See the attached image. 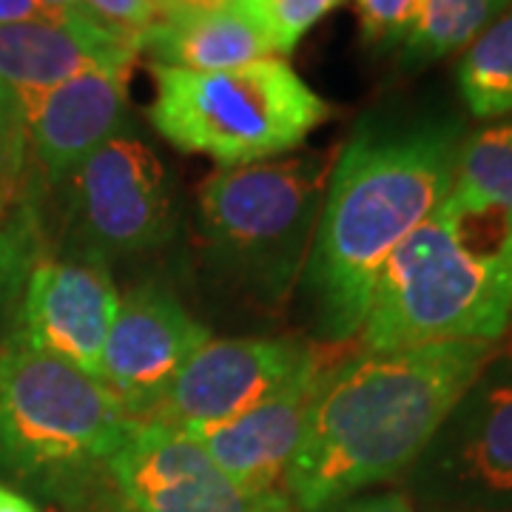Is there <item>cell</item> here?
Here are the masks:
<instances>
[{
  "instance_id": "12",
  "label": "cell",
  "mask_w": 512,
  "mask_h": 512,
  "mask_svg": "<svg viewBox=\"0 0 512 512\" xmlns=\"http://www.w3.org/2000/svg\"><path fill=\"white\" fill-rule=\"evenodd\" d=\"M328 348L319 350L305 370H299L291 382L274 390L268 399L197 433L194 439L208 450L225 476L239 490L251 495H285L288 498V473L293 456L305 439L313 404L319 399L322 382L333 367Z\"/></svg>"
},
{
  "instance_id": "16",
  "label": "cell",
  "mask_w": 512,
  "mask_h": 512,
  "mask_svg": "<svg viewBox=\"0 0 512 512\" xmlns=\"http://www.w3.org/2000/svg\"><path fill=\"white\" fill-rule=\"evenodd\" d=\"M140 52L157 66L185 72H225L262 57H279L265 29L242 6L174 9L143 37Z\"/></svg>"
},
{
  "instance_id": "3",
  "label": "cell",
  "mask_w": 512,
  "mask_h": 512,
  "mask_svg": "<svg viewBox=\"0 0 512 512\" xmlns=\"http://www.w3.org/2000/svg\"><path fill=\"white\" fill-rule=\"evenodd\" d=\"M512 322V214L450 188L390 256L359 350L501 342Z\"/></svg>"
},
{
  "instance_id": "1",
  "label": "cell",
  "mask_w": 512,
  "mask_h": 512,
  "mask_svg": "<svg viewBox=\"0 0 512 512\" xmlns=\"http://www.w3.org/2000/svg\"><path fill=\"white\" fill-rule=\"evenodd\" d=\"M461 140L453 117L367 120L336 154L302 274L328 345L359 336L384 265L450 194Z\"/></svg>"
},
{
  "instance_id": "26",
  "label": "cell",
  "mask_w": 512,
  "mask_h": 512,
  "mask_svg": "<svg viewBox=\"0 0 512 512\" xmlns=\"http://www.w3.org/2000/svg\"><path fill=\"white\" fill-rule=\"evenodd\" d=\"M23 20H57L37 0H0V23H23Z\"/></svg>"
},
{
  "instance_id": "18",
  "label": "cell",
  "mask_w": 512,
  "mask_h": 512,
  "mask_svg": "<svg viewBox=\"0 0 512 512\" xmlns=\"http://www.w3.org/2000/svg\"><path fill=\"white\" fill-rule=\"evenodd\" d=\"M456 83L467 111L478 120H504L512 114V3L510 9L464 49Z\"/></svg>"
},
{
  "instance_id": "4",
  "label": "cell",
  "mask_w": 512,
  "mask_h": 512,
  "mask_svg": "<svg viewBox=\"0 0 512 512\" xmlns=\"http://www.w3.org/2000/svg\"><path fill=\"white\" fill-rule=\"evenodd\" d=\"M134 419L94 376L18 333L0 342V484L77 512L109 487Z\"/></svg>"
},
{
  "instance_id": "8",
  "label": "cell",
  "mask_w": 512,
  "mask_h": 512,
  "mask_svg": "<svg viewBox=\"0 0 512 512\" xmlns=\"http://www.w3.org/2000/svg\"><path fill=\"white\" fill-rule=\"evenodd\" d=\"M63 191V234L80 262L148 254L177 228V205L160 157L117 134L74 171Z\"/></svg>"
},
{
  "instance_id": "32",
  "label": "cell",
  "mask_w": 512,
  "mask_h": 512,
  "mask_svg": "<svg viewBox=\"0 0 512 512\" xmlns=\"http://www.w3.org/2000/svg\"><path fill=\"white\" fill-rule=\"evenodd\" d=\"M504 336H507V345L501 348V356L512 359V322H510V328H507V333H504Z\"/></svg>"
},
{
  "instance_id": "29",
  "label": "cell",
  "mask_w": 512,
  "mask_h": 512,
  "mask_svg": "<svg viewBox=\"0 0 512 512\" xmlns=\"http://www.w3.org/2000/svg\"><path fill=\"white\" fill-rule=\"evenodd\" d=\"M77 512H131L126 507V501L114 493V487H103L100 493L92 495V501H86Z\"/></svg>"
},
{
  "instance_id": "14",
  "label": "cell",
  "mask_w": 512,
  "mask_h": 512,
  "mask_svg": "<svg viewBox=\"0 0 512 512\" xmlns=\"http://www.w3.org/2000/svg\"><path fill=\"white\" fill-rule=\"evenodd\" d=\"M128 72L74 74L23 111L26 157L49 188H60L97 148L120 134L128 114Z\"/></svg>"
},
{
  "instance_id": "17",
  "label": "cell",
  "mask_w": 512,
  "mask_h": 512,
  "mask_svg": "<svg viewBox=\"0 0 512 512\" xmlns=\"http://www.w3.org/2000/svg\"><path fill=\"white\" fill-rule=\"evenodd\" d=\"M512 0H424L419 20L402 43V63L407 72L467 49Z\"/></svg>"
},
{
  "instance_id": "19",
  "label": "cell",
  "mask_w": 512,
  "mask_h": 512,
  "mask_svg": "<svg viewBox=\"0 0 512 512\" xmlns=\"http://www.w3.org/2000/svg\"><path fill=\"white\" fill-rule=\"evenodd\" d=\"M453 188L512 214V120H495L461 140Z\"/></svg>"
},
{
  "instance_id": "10",
  "label": "cell",
  "mask_w": 512,
  "mask_h": 512,
  "mask_svg": "<svg viewBox=\"0 0 512 512\" xmlns=\"http://www.w3.org/2000/svg\"><path fill=\"white\" fill-rule=\"evenodd\" d=\"M319 356L293 336L208 339L177 373L146 421L197 436L268 399Z\"/></svg>"
},
{
  "instance_id": "5",
  "label": "cell",
  "mask_w": 512,
  "mask_h": 512,
  "mask_svg": "<svg viewBox=\"0 0 512 512\" xmlns=\"http://www.w3.org/2000/svg\"><path fill=\"white\" fill-rule=\"evenodd\" d=\"M328 154L217 168L200 185L211 265L256 302L282 305L305 274L330 177Z\"/></svg>"
},
{
  "instance_id": "28",
  "label": "cell",
  "mask_w": 512,
  "mask_h": 512,
  "mask_svg": "<svg viewBox=\"0 0 512 512\" xmlns=\"http://www.w3.org/2000/svg\"><path fill=\"white\" fill-rule=\"evenodd\" d=\"M0 128L6 134H15L20 140H26V131H23V117H20L18 103L15 97L9 94V89L0 83Z\"/></svg>"
},
{
  "instance_id": "11",
  "label": "cell",
  "mask_w": 512,
  "mask_h": 512,
  "mask_svg": "<svg viewBox=\"0 0 512 512\" xmlns=\"http://www.w3.org/2000/svg\"><path fill=\"white\" fill-rule=\"evenodd\" d=\"M208 339L211 330L168 288L137 285L117 302L97 382L120 402L128 419L146 421Z\"/></svg>"
},
{
  "instance_id": "22",
  "label": "cell",
  "mask_w": 512,
  "mask_h": 512,
  "mask_svg": "<svg viewBox=\"0 0 512 512\" xmlns=\"http://www.w3.org/2000/svg\"><path fill=\"white\" fill-rule=\"evenodd\" d=\"M362 40L373 49L402 46L416 26L424 0H353Z\"/></svg>"
},
{
  "instance_id": "33",
  "label": "cell",
  "mask_w": 512,
  "mask_h": 512,
  "mask_svg": "<svg viewBox=\"0 0 512 512\" xmlns=\"http://www.w3.org/2000/svg\"><path fill=\"white\" fill-rule=\"evenodd\" d=\"M157 3L163 6V12H174L180 6V0H157Z\"/></svg>"
},
{
  "instance_id": "20",
  "label": "cell",
  "mask_w": 512,
  "mask_h": 512,
  "mask_svg": "<svg viewBox=\"0 0 512 512\" xmlns=\"http://www.w3.org/2000/svg\"><path fill=\"white\" fill-rule=\"evenodd\" d=\"M345 3L348 0H245L242 9L254 15L256 23L265 29L276 55L285 57L302 43V37L316 23H322Z\"/></svg>"
},
{
  "instance_id": "9",
  "label": "cell",
  "mask_w": 512,
  "mask_h": 512,
  "mask_svg": "<svg viewBox=\"0 0 512 512\" xmlns=\"http://www.w3.org/2000/svg\"><path fill=\"white\" fill-rule=\"evenodd\" d=\"M109 484L131 512H296L285 495L239 490L191 433L157 421L131 424Z\"/></svg>"
},
{
  "instance_id": "2",
  "label": "cell",
  "mask_w": 512,
  "mask_h": 512,
  "mask_svg": "<svg viewBox=\"0 0 512 512\" xmlns=\"http://www.w3.org/2000/svg\"><path fill=\"white\" fill-rule=\"evenodd\" d=\"M498 350V342H439L336 359L288 473L293 510L319 512L404 478Z\"/></svg>"
},
{
  "instance_id": "24",
  "label": "cell",
  "mask_w": 512,
  "mask_h": 512,
  "mask_svg": "<svg viewBox=\"0 0 512 512\" xmlns=\"http://www.w3.org/2000/svg\"><path fill=\"white\" fill-rule=\"evenodd\" d=\"M319 512H416V507L404 490H387V493L353 495Z\"/></svg>"
},
{
  "instance_id": "30",
  "label": "cell",
  "mask_w": 512,
  "mask_h": 512,
  "mask_svg": "<svg viewBox=\"0 0 512 512\" xmlns=\"http://www.w3.org/2000/svg\"><path fill=\"white\" fill-rule=\"evenodd\" d=\"M0 512H40L37 501L9 484H0Z\"/></svg>"
},
{
  "instance_id": "25",
  "label": "cell",
  "mask_w": 512,
  "mask_h": 512,
  "mask_svg": "<svg viewBox=\"0 0 512 512\" xmlns=\"http://www.w3.org/2000/svg\"><path fill=\"white\" fill-rule=\"evenodd\" d=\"M29 165L26 157V140H20L15 134H6L0 128V188H15Z\"/></svg>"
},
{
  "instance_id": "27",
  "label": "cell",
  "mask_w": 512,
  "mask_h": 512,
  "mask_svg": "<svg viewBox=\"0 0 512 512\" xmlns=\"http://www.w3.org/2000/svg\"><path fill=\"white\" fill-rule=\"evenodd\" d=\"M52 18L57 20H74V23H97V20L86 12L83 0H37ZM103 26V23H100Z\"/></svg>"
},
{
  "instance_id": "6",
  "label": "cell",
  "mask_w": 512,
  "mask_h": 512,
  "mask_svg": "<svg viewBox=\"0 0 512 512\" xmlns=\"http://www.w3.org/2000/svg\"><path fill=\"white\" fill-rule=\"evenodd\" d=\"M148 120L185 154L220 168L276 160L328 123L330 106L285 57H262L225 72H185L151 63Z\"/></svg>"
},
{
  "instance_id": "31",
  "label": "cell",
  "mask_w": 512,
  "mask_h": 512,
  "mask_svg": "<svg viewBox=\"0 0 512 512\" xmlns=\"http://www.w3.org/2000/svg\"><path fill=\"white\" fill-rule=\"evenodd\" d=\"M245 0H180L177 9H234Z\"/></svg>"
},
{
  "instance_id": "15",
  "label": "cell",
  "mask_w": 512,
  "mask_h": 512,
  "mask_svg": "<svg viewBox=\"0 0 512 512\" xmlns=\"http://www.w3.org/2000/svg\"><path fill=\"white\" fill-rule=\"evenodd\" d=\"M140 46L100 23L23 20L0 23V83L20 117L40 94L89 69H131Z\"/></svg>"
},
{
  "instance_id": "23",
  "label": "cell",
  "mask_w": 512,
  "mask_h": 512,
  "mask_svg": "<svg viewBox=\"0 0 512 512\" xmlns=\"http://www.w3.org/2000/svg\"><path fill=\"white\" fill-rule=\"evenodd\" d=\"M83 6L97 23L134 40L137 46L165 18L157 0H83Z\"/></svg>"
},
{
  "instance_id": "13",
  "label": "cell",
  "mask_w": 512,
  "mask_h": 512,
  "mask_svg": "<svg viewBox=\"0 0 512 512\" xmlns=\"http://www.w3.org/2000/svg\"><path fill=\"white\" fill-rule=\"evenodd\" d=\"M117 302L120 293L106 265L40 259L20 293L15 333L37 350H46L97 379Z\"/></svg>"
},
{
  "instance_id": "21",
  "label": "cell",
  "mask_w": 512,
  "mask_h": 512,
  "mask_svg": "<svg viewBox=\"0 0 512 512\" xmlns=\"http://www.w3.org/2000/svg\"><path fill=\"white\" fill-rule=\"evenodd\" d=\"M6 191L0 188V308L23 293L26 276L35 268V245L29 208H6Z\"/></svg>"
},
{
  "instance_id": "7",
  "label": "cell",
  "mask_w": 512,
  "mask_h": 512,
  "mask_svg": "<svg viewBox=\"0 0 512 512\" xmlns=\"http://www.w3.org/2000/svg\"><path fill=\"white\" fill-rule=\"evenodd\" d=\"M402 481L421 512H512V359L498 350Z\"/></svg>"
}]
</instances>
